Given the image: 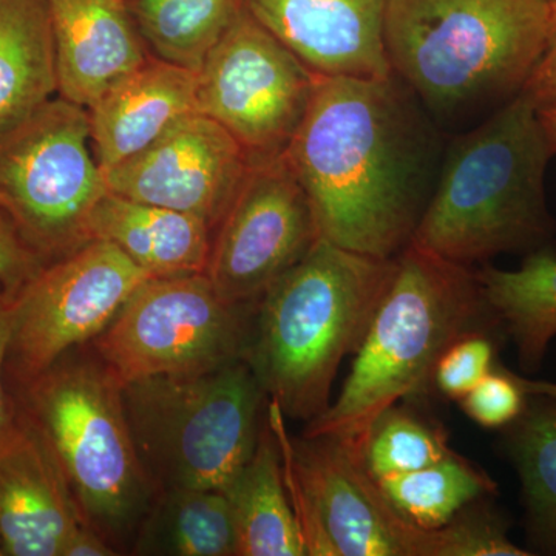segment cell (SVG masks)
Instances as JSON below:
<instances>
[{
	"label": "cell",
	"instance_id": "cell-23",
	"mask_svg": "<svg viewBox=\"0 0 556 556\" xmlns=\"http://www.w3.org/2000/svg\"><path fill=\"white\" fill-rule=\"evenodd\" d=\"M130 551L153 556H239L228 496L211 489L160 492L135 533Z\"/></svg>",
	"mask_w": 556,
	"mask_h": 556
},
{
	"label": "cell",
	"instance_id": "cell-13",
	"mask_svg": "<svg viewBox=\"0 0 556 556\" xmlns=\"http://www.w3.org/2000/svg\"><path fill=\"white\" fill-rule=\"evenodd\" d=\"M321 239L287 156L252 163L212 236L206 276L230 303H257Z\"/></svg>",
	"mask_w": 556,
	"mask_h": 556
},
{
	"label": "cell",
	"instance_id": "cell-25",
	"mask_svg": "<svg viewBox=\"0 0 556 556\" xmlns=\"http://www.w3.org/2000/svg\"><path fill=\"white\" fill-rule=\"evenodd\" d=\"M149 56L199 72L244 0H126Z\"/></svg>",
	"mask_w": 556,
	"mask_h": 556
},
{
	"label": "cell",
	"instance_id": "cell-3",
	"mask_svg": "<svg viewBox=\"0 0 556 556\" xmlns=\"http://www.w3.org/2000/svg\"><path fill=\"white\" fill-rule=\"evenodd\" d=\"M554 155L540 113L525 94L450 135L412 244L470 268L555 244L546 197Z\"/></svg>",
	"mask_w": 556,
	"mask_h": 556
},
{
	"label": "cell",
	"instance_id": "cell-22",
	"mask_svg": "<svg viewBox=\"0 0 556 556\" xmlns=\"http://www.w3.org/2000/svg\"><path fill=\"white\" fill-rule=\"evenodd\" d=\"M58 93L46 0H0V134Z\"/></svg>",
	"mask_w": 556,
	"mask_h": 556
},
{
	"label": "cell",
	"instance_id": "cell-26",
	"mask_svg": "<svg viewBox=\"0 0 556 556\" xmlns=\"http://www.w3.org/2000/svg\"><path fill=\"white\" fill-rule=\"evenodd\" d=\"M376 481L394 510L422 530L441 529L464 508L497 493L490 475L457 453L420 470Z\"/></svg>",
	"mask_w": 556,
	"mask_h": 556
},
{
	"label": "cell",
	"instance_id": "cell-35",
	"mask_svg": "<svg viewBox=\"0 0 556 556\" xmlns=\"http://www.w3.org/2000/svg\"><path fill=\"white\" fill-rule=\"evenodd\" d=\"M519 383L527 394H544V396L556 399V382H547V380H535L522 378L518 375Z\"/></svg>",
	"mask_w": 556,
	"mask_h": 556
},
{
	"label": "cell",
	"instance_id": "cell-9",
	"mask_svg": "<svg viewBox=\"0 0 556 556\" xmlns=\"http://www.w3.org/2000/svg\"><path fill=\"white\" fill-rule=\"evenodd\" d=\"M257 303L226 302L206 273L149 277L89 345L121 386L200 375L247 358Z\"/></svg>",
	"mask_w": 556,
	"mask_h": 556
},
{
	"label": "cell",
	"instance_id": "cell-17",
	"mask_svg": "<svg viewBox=\"0 0 556 556\" xmlns=\"http://www.w3.org/2000/svg\"><path fill=\"white\" fill-rule=\"evenodd\" d=\"M58 94L90 109L149 54L126 0H46Z\"/></svg>",
	"mask_w": 556,
	"mask_h": 556
},
{
	"label": "cell",
	"instance_id": "cell-2",
	"mask_svg": "<svg viewBox=\"0 0 556 556\" xmlns=\"http://www.w3.org/2000/svg\"><path fill=\"white\" fill-rule=\"evenodd\" d=\"M548 16L547 0H388V67L450 137L522 94Z\"/></svg>",
	"mask_w": 556,
	"mask_h": 556
},
{
	"label": "cell",
	"instance_id": "cell-31",
	"mask_svg": "<svg viewBox=\"0 0 556 556\" xmlns=\"http://www.w3.org/2000/svg\"><path fill=\"white\" fill-rule=\"evenodd\" d=\"M46 265L10 212L0 206V292L16 294Z\"/></svg>",
	"mask_w": 556,
	"mask_h": 556
},
{
	"label": "cell",
	"instance_id": "cell-24",
	"mask_svg": "<svg viewBox=\"0 0 556 556\" xmlns=\"http://www.w3.org/2000/svg\"><path fill=\"white\" fill-rule=\"evenodd\" d=\"M501 433L521 482L529 551L556 556V399L529 394L525 412Z\"/></svg>",
	"mask_w": 556,
	"mask_h": 556
},
{
	"label": "cell",
	"instance_id": "cell-29",
	"mask_svg": "<svg viewBox=\"0 0 556 556\" xmlns=\"http://www.w3.org/2000/svg\"><path fill=\"white\" fill-rule=\"evenodd\" d=\"M495 332L470 331L460 336L439 357L433 388L442 397L459 402L479 380L496 367Z\"/></svg>",
	"mask_w": 556,
	"mask_h": 556
},
{
	"label": "cell",
	"instance_id": "cell-37",
	"mask_svg": "<svg viewBox=\"0 0 556 556\" xmlns=\"http://www.w3.org/2000/svg\"><path fill=\"white\" fill-rule=\"evenodd\" d=\"M5 555V552H3V544L2 540H0V556Z\"/></svg>",
	"mask_w": 556,
	"mask_h": 556
},
{
	"label": "cell",
	"instance_id": "cell-16",
	"mask_svg": "<svg viewBox=\"0 0 556 556\" xmlns=\"http://www.w3.org/2000/svg\"><path fill=\"white\" fill-rule=\"evenodd\" d=\"M388 0H244V9L321 78L391 75Z\"/></svg>",
	"mask_w": 556,
	"mask_h": 556
},
{
	"label": "cell",
	"instance_id": "cell-19",
	"mask_svg": "<svg viewBox=\"0 0 556 556\" xmlns=\"http://www.w3.org/2000/svg\"><path fill=\"white\" fill-rule=\"evenodd\" d=\"M93 240L115 244L152 277L204 273L214 230L204 219L109 192L90 217Z\"/></svg>",
	"mask_w": 556,
	"mask_h": 556
},
{
	"label": "cell",
	"instance_id": "cell-14",
	"mask_svg": "<svg viewBox=\"0 0 556 556\" xmlns=\"http://www.w3.org/2000/svg\"><path fill=\"white\" fill-rule=\"evenodd\" d=\"M249 167L247 152L228 130L193 113L104 177L115 195L193 215L215 230Z\"/></svg>",
	"mask_w": 556,
	"mask_h": 556
},
{
	"label": "cell",
	"instance_id": "cell-21",
	"mask_svg": "<svg viewBox=\"0 0 556 556\" xmlns=\"http://www.w3.org/2000/svg\"><path fill=\"white\" fill-rule=\"evenodd\" d=\"M223 492L236 519L239 556L306 555L268 408L254 453Z\"/></svg>",
	"mask_w": 556,
	"mask_h": 556
},
{
	"label": "cell",
	"instance_id": "cell-7",
	"mask_svg": "<svg viewBox=\"0 0 556 556\" xmlns=\"http://www.w3.org/2000/svg\"><path fill=\"white\" fill-rule=\"evenodd\" d=\"M123 401L159 493L225 490L254 453L268 408L247 358L200 375L135 380L123 386Z\"/></svg>",
	"mask_w": 556,
	"mask_h": 556
},
{
	"label": "cell",
	"instance_id": "cell-18",
	"mask_svg": "<svg viewBox=\"0 0 556 556\" xmlns=\"http://www.w3.org/2000/svg\"><path fill=\"white\" fill-rule=\"evenodd\" d=\"M87 110L91 149L105 172L144 152L179 121L200 113L197 73L149 56Z\"/></svg>",
	"mask_w": 556,
	"mask_h": 556
},
{
	"label": "cell",
	"instance_id": "cell-11",
	"mask_svg": "<svg viewBox=\"0 0 556 556\" xmlns=\"http://www.w3.org/2000/svg\"><path fill=\"white\" fill-rule=\"evenodd\" d=\"M320 78L244 9L197 72L200 113L236 138L249 163L277 159Z\"/></svg>",
	"mask_w": 556,
	"mask_h": 556
},
{
	"label": "cell",
	"instance_id": "cell-36",
	"mask_svg": "<svg viewBox=\"0 0 556 556\" xmlns=\"http://www.w3.org/2000/svg\"><path fill=\"white\" fill-rule=\"evenodd\" d=\"M538 113H540L541 124H543L551 148L556 155V108L538 110Z\"/></svg>",
	"mask_w": 556,
	"mask_h": 556
},
{
	"label": "cell",
	"instance_id": "cell-1",
	"mask_svg": "<svg viewBox=\"0 0 556 556\" xmlns=\"http://www.w3.org/2000/svg\"><path fill=\"white\" fill-rule=\"evenodd\" d=\"M447 139L396 76H334L318 79L285 156L321 239L393 258L412 243Z\"/></svg>",
	"mask_w": 556,
	"mask_h": 556
},
{
	"label": "cell",
	"instance_id": "cell-20",
	"mask_svg": "<svg viewBox=\"0 0 556 556\" xmlns=\"http://www.w3.org/2000/svg\"><path fill=\"white\" fill-rule=\"evenodd\" d=\"M482 298L517 348L522 371L536 372L556 338V247L530 252L518 269L475 268Z\"/></svg>",
	"mask_w": 556,
	"mask_h": 556
},
{
	"label": "cell",
	"instance_id": "cell-8",
	"mask_svg": "<svg viewBox=\"0 0 556 556\" xmlns=\"http://www.w3.org/2000/svg\"><path fill=\"white\" fill-rule=\"evenodd\" d=\"M105 193L83 105L51 98L0 134V206L43 262L93 240L91 212Z\"/></svg>",
	"mask_w": 556,
	"mask_h": 556
},
{
	"label": "cell",
	"instance_id": "cell-6",
	"mask_svg": "<svg viewBox=\"0 0 556 556\" xmlns=\"http://www.w3.org/2000/svg\"><path fill=\"white\" fill-rule=\"evenodd\" d=\"M25 390L24 412L53 450L84 521L121 554L159 495L131 438L123 386L86 343Z\"/></svg>",
	"mask_w": 556,
	"mask_h": 556
},
{
	"label": "cell",
	"instance_id": "cell-30",
	"mask_svg": "<svg viewBox=\"0 0 556 556\" xmlns=\"http://www.w3.org/2000/svg\"><path fill=\"white\" fill-rule=\"evenodd\" d=\"M527 397L517 372L496 364L457 404L477 426L504 430L525 412Z\"/></svg>",
	"mask_w": 556,
	"mask_h": 556
},
{
	"label": "cell",
	"instance_id": "cell-4",
	"mask_svg": "<svg viewBox=\"0 0 556 556\" xmlns=\"http://www.w3.org/2000/svg\"><path fill=\"white\" fill-rule=\"evenodd\" d=\"M393 270L394 257L320 239L260 298L247 361L285 417L309 422L327 412L340 364L364 342Z\"/></svg>",
	"mask_w": 556,
	"mask_h": 556
},
{
	"label": "cell",
	"instance_id": "cell-32",
	"mask_svg": "<svg viewBox=\"0 0 556 556\" xmlns=\"http://www.w3.org/2000/svg\"><path fill=\"white\" fill-rule=\"evenodd\" d=\"M522 94L536 110L556 108V3L551 5L546 43Z\"/></svg>",
	"mask_w": 556,
	"mask_h": 556
},
{
	"label": "cell",
	"instance_id": "cell-28",
	"mask_svg": "<svg viewBox=\"0 0 556 556\" xmlns=\"http://www.w3.org/2000/svg\"><path fill=\"white\" fill-rule=\"evenodd\" d=\"M479 500L464 508L455 519L433 530L434 556H530L508 536L507 518L489 503Z\"/></svg>",
	"mask_w": 556,
	"mask_h": 556
},
{
	"label": "cell",
	"instance_id": "cell-10",
	"mask_svg": "<svg viewBox=\"0 0 556 556\" xmlns=\"http://www.w3.org/2000/svg\"><path fill=\"white\" fill-rule=\"evenodd\" d=\"M268 417L291 460L292 508L309 556H434L433 530L394 510L358 450L329 437H289L269 399Z\"/></svg>",
	"mask_w": 556,
	"mask_h": 556
},
{
	"label": "cell",
	"instance_id": "cell-34",
	"mask_svg": "<svg viewBox=\"0 0 556 556\" xmlns=\"http://www.w3.org/2000/svg\"><path fill=\"white\" fill-rule=\"evenodd\" d=\"M11 329H13V305L11 295L0 292V428L9 419L11 407L7 401L3 379L7 372V358H9Z\"/></svg>",
	"mask_w": 556,
	"mask_h": 556
},
{
	"label": "cell",
	"instance_id": "cell-27",
	"mask_svg": "<svg viewBox=\"0 0 556 556\" xmlns=\"http://www.w3.org/2000/svg\"><path fill=\"white\" fill-rule=\"evenodd\" d=\"M452 453L447 430L413 401L397 402L380 413L362 445L365 466L375 479L420 470Z\"/></svg>",
	"mask_w": 556,
	"mask_h": 556
},
{
	"label": "cell",
	"instance_id": "cell-15",
	"mask_svg": "<svg viewBox=\"0 0 556 556\" xmlns=\"http://www.w3.org/2000/svg\"><path fill=\"white\" fill-rule=\"evenodd\" d=\"M83 515L64 471L27 413L0 428V540L10 556H62Z\"/></svg>",
	"mask_w": 556,
	"mask_h": 556
},
{
	"label": "cell",
	"instance_id": "cell-12",
	"mask_svg": "<svg viewBox=\"0 0 556 556\" xmlns=\"http://www.w3.org/2000/svg\"><path fill=\"white\" fill-rule=\"evenodd\" d=\"M149 277L104 240H91L47 263L11 295L13 329L7 369L24 386L38 378L68 351L101 334Z\"/></svg>",
	"mask_w": 556,
	"mask_h": 556
},
{
	"label": "cell",
	"instance_id": "cell-33",
	"mask_svg": "<svg viewBox=\"0 0 556 556\" xmlns=\"http://www.w3.org/2000/svg\"><path fill=\"white\" fill-rule=\"evenodd\" d=\"M119 555L118 548L98 532L97 529L84 522L73 532L65 543L62 556H113Z\"/></svg>",
	"mask_w": 556,
	"mask_h": 556
},
{
	"label": "cell",
	"instance_id": "cell-5",
	"mask_svg": "<svg viewBox=\"0 0 556 556\" xmlns=\"http://www.w3.org/2000/svg\"><path fill=\"white\" fill-rule=\"evenodd\" d=\"M478 329L503 334L475 268L409 243L394 257L393 277L338 399L306 422L303 437L339 439L362 453L376 417L426 396L442 353Z\"/></svg>",
	"mask_w": 556,
	"mask_h": 556
},
{
	"label": "cell",
	"instance_id": "cell-38",
	"mask_svg": "<svg viewBox=\"0 0 556 556\" xmlns=\"http://www.w3.org/2000/svg\"><path fill=\"white\" fill-rule=\"evenodd\" d=\"M548 3H551V5H554V3H556V0H547Z\"/></svg>",
	"mask_w": 556,
	"mask_h": 556
}]
</instances>
